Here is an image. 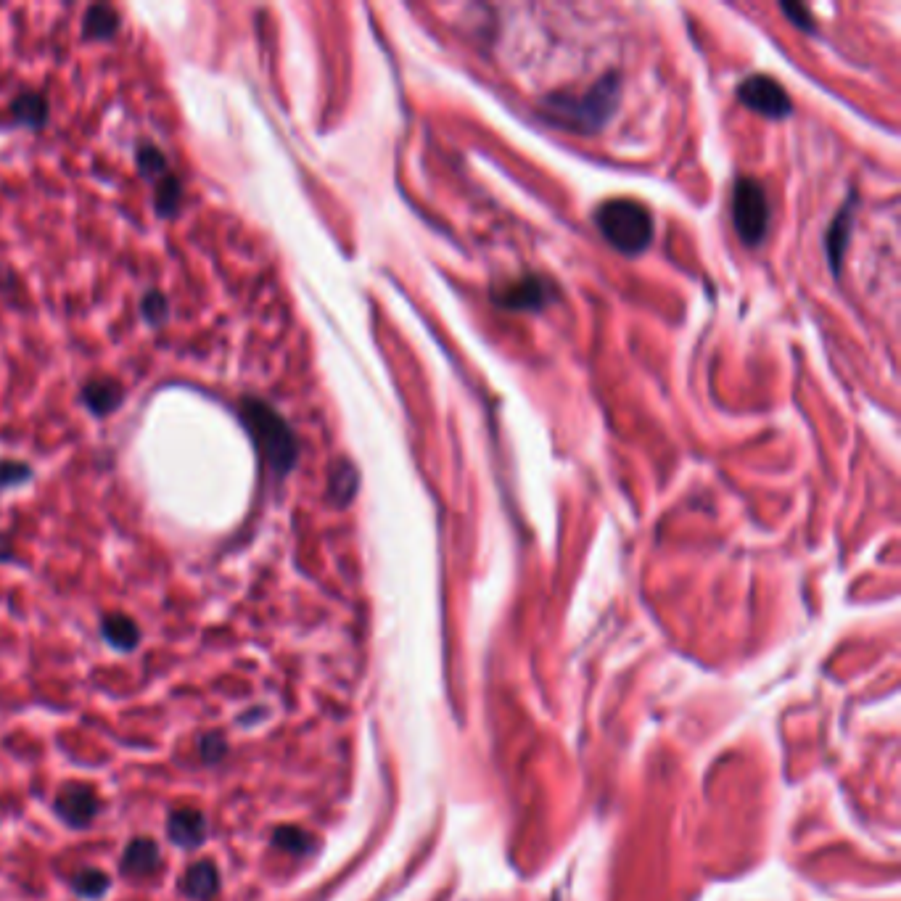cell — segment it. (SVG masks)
<instances>
[{
  "label": "cell",
  "instance_id": "obj_6",
  "mask_svg": "<svg viewBox=\"0 0 901 901\" xmlns=\"http://www.w3.org/2000/svg\"><path fill=\"white\" fill-rule=\"evenodd\" d=\"M553 296L555 289L550 286L547 278H542V275H524V278L503 283V286H497V289L492 291L495 304H500L503 310L510 312L540 310V307H545Z\"/></svg>",
  "mask_w": 901,
  "mask_h": 901
},
{
  "label": "cell",
  "instance_id": "obj_12",
  "mask_svg": "<svg viewBox=\"0 0 901 901\" xmlns=\"http://www.w3.org/2000/svg\"><path fill=\"white\" fill-rule=\"evenodd\" d=\"M119 27H122L119 11L114 6H106V3L90 6L82 16V37H88V40H111L119 32Z\"/></svg>",
  "mask_w": 901,
  "mask_h": 901
},
{
  "label": "cell",
  "instance_id": "obj_9",
  "mask_svg": "<svg viewBox=\"0 0 901 901\" xmlns=\"http://www.w3.org/2000/svg\"><path fill=\"white\" fill-rule=\"evenodd\" d=\"M122 399H125V386L119 384V381H114V378H96V381H88L80 392V402L88 407L96 418H104V415H111L114 410H119Z\"/></svg>",
  "mask_w": 901,
  "mask_h": 901
},
{
  "label": "cell",
  "instance_id": "obj_23",
  "mask_svg": "<svg viewBox=\"0 0 901 901\" xmlns=\"http://www.w3.org/2000/svg\"><path fill=\"white\" fill-rule=\"evenodd\" d=\"M228 751V743L222 735H207V738L201 740V756L207 761H220Z\"/></svg>",
  "mask_w": 901,
  "mask_h": 901
},
{
  "label": "cell",
  "instance_id": "obj_15",
  "mask_svg": "<svg viewBox=\"0 0 901 901\" xmlns=\"http://www.w3.org/2000/svg\"><path fill=\"white\" fill-rule=\"evenodd\" d=\"M183 180L175 175V172H167L162 178L154 183V209L156 215L164 217V220H170L180 212V204H183Z\"/></svg>",
  "mask_w": 901,
  "mask_h": 901
},
{
  "label": "cell",
  "instance_id": "obj_4",
  "mask_svg": "<svg viewBox=\"0 0 901 901\" xmlns=\"http://www.w3.org/2000/svg\"><path fill=\"white\" fill-rule=\"evenodd\" d=\"M769 199L764 185L754 178H740L732 185V225L748 246H759L769 230Z\"/></svg>",
  "mask_w": 901,
  "mask_h": 901
},
{
  "label": "cell",
  "instance_id": "obj_19",
  "mask_svg": "<svg viewBox=\"0 0 901 901\" xmlns=\"http://www.w3.org/2000/svg\"><path fill=\"white\" fill-rule=\"evenodd\" d=\"M109 878H106L104 870H96V867H88V870H80L72 878V888L85 899H98L109 891Z\"/></svg>",
  "mask_w": 901,
  "mask_h": 901
},
{
  "label": "cell",
  "instance_id": "obj_24",
  "mask_svg": "<svg viewBox=\"0 0 901 901\" xmlns=\"http://www.w3.org/2000/svg\"><path fill=\"white\" fill-rule=\"evenodd\" d=\"M783 11H785V14H788V16H791L793 24H798V27H801V30H806V32H812V30H814L812 16L806 14V8H804V6H791V3H785Z\"/></svg>",
  "mask_w": 901,
  "mask_h": 901
},
{
  "label": "cell",
  "instance_id": "obj_8",
  "mask_svg": "<svg viewBox=\"0 0 901 901\" xmlns=\"http://www.w3.org/2000/svg\"><path fill=\"white\" fill-rule=\"evenodd\" d=\"M167 835L180 849H199L207 841V820L196 809H178L167 820Z\"/></svg>",
  "mask_w": 901,
  "mask_h": 901
},
{
  "label": "cell",
  "instance_id": "obj_13",
  "mask_svg": "<svg viewBox=\"0 0 901 901\" xmlns=\"http://www.w3.org/2000/svg\"><path fill=\"white\" fill-rule=\"evenodd\" d=\"M185 896H191V899H209V896L217 894V888H220V878H217V867L212 862H196L185 870L183 875V883H180Z\"/></svg>",
  "mask_w": 901,
  "mask_h": 901
},
{
  "label": "cell",
  "instance_id": "obj_2",
  "mask_svg": "<svg viewBox=\"0 0 901 901\" xmlns=\"http://www.w3.org/2000/svg\"><path fill=\"white\" fill-rule=\"evenodd\" d=\"M238 415L259 447L262 460L273 468L275 476H286L294 471L296 460H299V442L286 418L275 407L267 405L265 399L257 397L241 399Z\"/></svg>",
  "mask_w": 901,
  "mask_h": 901
},
{
  "label": "cell",
  "instance_id": "obj_17",
  "mask_svg": "<svg viewBox=\"0 0 901 901\" xmlns=\"http://www.w3.org/2000/svg\"><path fill=\"white\" fill-rule=\"evenodd\" d=\"M851 222H854V215H851V207H846L841 215L835 217L833 228H830L828 254H830V265H833L835 273L841 270V259H843V252H846V241H849Z\"/></svg>",
  "mask_w": 901,
  "mask_h": 901
},
{
  "label": "cell",
  "instance_id": "obj_14",
  "mask_svg": "<svg viewBox=\"0 0 901 901\" xmlns=\"http://www.w3.org/2000/svg\"><path fill=\"white\" fill-rule=\"evenodd\" d=\"M101 635H104V640L111 648L125 650V653L141 643V629L125 613H109L104 624H101Z\"/></svg>",
  "mask_w": 901,
  "mask_h": 901
},
{
  "label": "cell",
  "instance_id": "obj_5",
  "mask_svg": "<svg viewBox=\"0 0 901 901\" xmlns=\"http://www.w3.org/2000/svg\"><path fill=\"white\" fill-rule=\"evenodd\" d=\"M738 98L748 109H754L756 114L767 119H785L791 117L793 104L788 90L780 85L777 80L767 77V74H754V77H746L740 82Z\"/></svg>",
  "mask_w": 901,
  "mask_h": 901
},
{
  "label": "cell",
  "instance_id": "obj_22",
  "mask_svg": "<svg viewBox=\"0 0 901 901\" xmlns=\"http://www.w3.org/2000/svg\"><path fill=\"white\" fill-rule=\"evenodd\" d=\"M304 841H307V838H304V833L302 830H296V828H278L275 830V835H273V843L275 846H281L283 851H302L304 849Z\"/></svg>",
  "mask_w": 901,
  "mask_h": 901
},
{
  "label": "cell",
  "instance_id": "obj_16",
  "mask_svg": "<svg viewBox=\"0 0 901 901\" xmlns=\"http://www.w3.org/2000/svg\"><path fill=\"white\" fill-rule=\"evenodd\" d=\"M357 481H360V476H357V468L352 463H347V460L336 463L331 471V481H328L333 503L347 505L357 495Z\"/></svg>",
  "mask_w": 901,
  "mask_h": 901
},
{
  "label": "cell",
  "instance_id": "obj_11",
  "mask_svg": "<svg viewBox=\"0 0 901 901\" xmlns=\"http://www.w3.org/2000/svg\"><path fill=\"white\" fill-rule=\"evenodd\" d=\"M11 117L19 122V125L30 127V130H43L48 125V117H51V106H48V98L37 90H24L11 101Z\"/></svg>",
  "mask_w": 901,
  "mask_h": 901
},
{
  "label": "cell",
  "instance_id": "obj_21",
  "mask_svg": "<svg viewBox=\"0 0 901 901\" xmlns=\"http://www.w3.org/2000/svg\"><path fill=\"white\" fill-rule=\"evenodd\" d=\"M32 479V468L22 460H0V489H11Z\"/></svg>",
  "mask_w": 901,
  "mask_h": 901
},
{
  "label": "cell",
  "instance_id": "obj_1",
  "mask_svg": "<svg viewBox=\"0 0 901 901\" xmlns=\"http://www.w3.org/2000/svg\"><path fill=\"white\" fill-rule=\"evenodd\" d=\"M621 101L619 72H608L587 90H555L540 101V117L558 130L595 135L611 122Z\"/></svg>",
  "mask_w": 901,
  "mask_h": 901
},
{
  "label": "cell",
  "instance_id": "obj_3",
  "mask_svg": "<svg viewBox=\"0 0 901 901\" xmlns=\"http://www.w3.org/2000/svg\"><path fill=\"white\" fill-rule=\"evenodd\" d=\"M595 225L621 254H643L653 241V217L635 199H611L595 212Z\"/></svg>",
  "mask_w": 901,
  "mask_h": 901
},
{
  "label": "cell",
  "instance_id": "obj_10",
  "mask_svg": "<svg viewBox=\"0 0 901 901\" xmlns=\"http://www.w3.org/2000/svg\"><path fill=\"white\" fill-rule=\"evenodd\" d=\"M159 865H162V851H159V846L154 841L135 838L133 843H127L125 854H122V872L125 875L146 878V875L159 870Z\"/></svg>",
  "mask_w": 901,
  "mask_h": 901
},
{
  "label": "cell",
  "instance_id": "obj_7",
  "mask_svg": "<svg viewBox=\"0 0 901 901\" xmlns=\"http://www.w3.org/2000/svg\"><path fill=\"white\" fill-rule=\"evenodd\" d=\"M101 801L85 783H67L56 796V814L72 828H88L96 820Z\"/></svg>",
  "mask_w": 901,
  "mask_h": 901
},
{
  "label": "cell",
  "instance_id": "obj_18",
  "mask_svg": "<svg viewBox=\"0 0 901 901\" xmlns=\"http://www.w3.org/2000/svg\"><path fill=\"white\" fill-rule=\"evenodd\" d=\"M135 162H138V170H141L143 178L156 180L170 172V164H167V156L162 154V148L154 146V143L141 141L138 143V151H135Z\"/></svg>",
  "mask_w": 901,
  "mask_h": 901
},
{
  "label": "cell",
  "instance_id": "obj_20",
  "mask_svg": "<svg viewBox=\"0 0 901 901\" xmlns=\"http://www.w3.org/2000/svg\"><path fill=\"white\" fill-rule=\"evenodd\" d=\"M141 312L151 325H164L170 318V302L162 291H146V296L141 299Z\"/></svg>",
  "mask_w": 901,
  "mask_h": 901
}]
</instances>
